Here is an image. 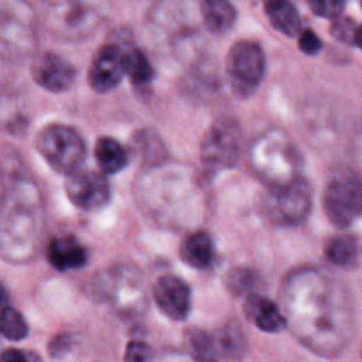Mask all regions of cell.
<instances>
[{
  "mask_svg": "<svg viewBox=\"0 0 362 362\" xmlns=\"http://www.w3.org/2000/svg\"><path fill=\"white\" fill-rule=\"evenodd\" d=\"M285 297L288 315L308 336L341 339L352 324L345 290L322 272L304 271L292 276Z\"/></svg>",
  "mask_w": 362,
  "mask_h": 362,
  "instance_id": "6da1fadb",
  "label": "cell"
},
{
  "mask_svg": "<svg viewBox=\"0 0 362 362\" xmlns=\"http://www.w3.org/2000/svg\"><path fill=\"white\" fill-rule=\"evenodd\" d=\"M299 152L283 133L271 131L258 138L255 144L253 166L271 187L286 186L292 180L299 179Z\"/></svg>",
  "mask_w": 362,
  "mask_h": 362,
  "instance_id": "7a4b0ae2",
  "label": "cell"
},
{
  "mask_svg": "<svg viewBox=\"0 0 362 362\" xmlns=\"http://www.w3.org/2000/svg\"><path fill=\"white\" fill-rule=\"evenodd\" d=\"M35 46L34 13L21 0L0 4V57L20 59Z\"/></svg>",
  "mask_w": 362,
  "mask_h": 362,
  "instance_id": "3957f363",
  "label": "cell"
},
{
  "mask_svg": "<svg viewBox=\"0 0 362 362\" xmlns=\"http://www.w3.org/2000/svg\"><path fill=\"white\" fill-rule=\"evenodd\" d=\"M37 148L53 170L71 175L85 159V144L69 126L52 124L37 134Z\"/></svg>",
  "mask_w": 362,
  "mask_h": 362,
  "instance_id": "277c9868",
  "label": "cell"
},
{
  "mask_svg": "<svg viewBox=\"0 0 362 362\" xmlns=\"http://www.w3.org/2000/svg\"><path fill=\"white\" fill-rule=\"evenodd\" d=\"M313 189L304 179L271 187L264 198V214L276 225H299L310 216Z\"/></svg>",
  "mask_w": 362,
  "mask_h": 362,
  "instance_id": "5b68a950",
  "label": "cell"
},
{
  "mask_svg": "<svg viewBox=\"0 0 362 362\" xmlns=\"http://www.w3.org/2000/svg\"><path fill=\"white\" fill-rule=\"evenodd\" d=\"M324 209L336 226H349L362 214V182L352 172H341L327 182L324 193Z\"/></svg>",
  "mask_w": 362,
  "mask_h": 362,
  "instance_id": "8992f818",
  "label": "cell"
},
{
  "mask_svg": "<svg viewBox=\"0 0 362 362\" xmlns=\"http://www.w3.org/2000/svg\"><path fill=\"white\" fill-rule=\"evenodd\" d=\"M240 151L239 124L230 117L216 120L202 144V161L211 172L230 170L235 166Z\"/></svg>",
  "mask_w": 362,
  "mask_h": 362,
  "instance_id": "52a82bcc",
  "label": "cell"
},
{
  "mask_svg": "<svg viewBox=\"0 0 362 362\" xmlns=\"http://www.w3.org/2000/svg\"><path fill=\"white\" fill-rule=\"evenodd\" d=\"M230 81L239 94L247 95L260 85L265 74V55L260 45L240 41L233 45L226 59Z\"/></svg>",
  "mask_w": 362,
  "mask_h": 362,
  "instance_id": "ba28073f",
  "label": "cell"
},
{
  "mask_svg": "<svg viewBox=\"0 0 362 362\" xmlns=\"http://www.w3.org/2000/svg\"><path fill=\"white\" fill-rule=\"evenodd\" d=\"M49 28L64 37H83L98 25V13L83 0H45Z\"/></svg>",
  "mask_w": 362,
  "mask_h": 362,
  "instance_id": "9c48e42d",
  "label": "cell"
},
{
  "mask_svg": "<svg viewBox=\"0 0 362 362\" xmlns=\"http://www.w3.org/2000/svg\"><path fill=\"white\" fill-rule=\"evenodd\" d=\"M66 193L76 207L83 211H95L110 202V184L103 173L76 170L67 175Z\"/></svg>",
  "mask_w": 362,
  "mask_h": 362,
  "instance_id": "30bf717a",
  "label": "cell"
},
{
  "mask_svg": "<svg viewBox=\"0 0 362 362\" xmlns=\"http://www.w3.org/2000/svg\"><path fill=\"white\" fill-rule=\"evenodd\" d=\"M124 76L122 46L106 45L95 53L88 69V83L92 90L105 92L113 90Z\"/></svg>",
  "mask_w": 362,
  "mask_h": 362,
  "instance_id": "8fae6325",
  "label": "cell"
},
{
  "mask_svg": "<svg viewBox=\"0 0 362 362\" xmlns=\"http://www.w3.org/2000/svg\"><path fill=\"white\" fill-rule=\"evenodd\" d=\"M154 300L172 320H184L191 310V290L177 276H163L154 285Z\"/></svg>",
  "mask_w": 362,
  "mask_h": 362,
  "instance_id": "7c38bea8",
  "label": "cell"
},
{
  "mask_svg": "<svg viewBox=\"0 0 362 362\" xmlns=\"http://www.w3.org/2000/svg\"><path fill=\"white\" fill-rule=\"evenodd\" d=\"M32 76L39 87L48 92H64L73 85L74 67L57 53L46 52L35 59L32 67Z\"/></svg>",
  "mask_w": 362,
  "mask_h": 362,
  "instance_id": "4fadbf2b",
  "label": "cell"
},
{
  "mask_svg": "<svg viewBox=\"0 0 362 362\" xmlns=\"http://www.w3.org/2000/svg\"><path fill=\"white\" fill-rule=\"evenodd\" d=\"M244 313L264 332L274 334V332L283 331L286 327V318L283 317L279 308L272 300L257 296V293L247 296L246 303H244Z\"/></svg>",
  "mask_w": 362,
  "mask_h": 362,
  "instance_id": "5bb4252c",
  "label": "cell"
},
{
  "mask_svg": "<svg viewBox=\"0 0 362 362\" xmlns=\"http://www.w3.org/2000/svg\"><path fill=\"white\" fill-rule=\"evenodd\" d=\"M48 262L57 271H73L87 264V250L74 237H57L48 246Z\"/></svg>",
  "mask_w": 362,
  "mask_h": 362,
  "instance_id": "9a60e30c",
  "label": "cell"
},
{
  "mask_svg": "<svg viewBox=\"0 0 362 362\" xmlns=\"http://www.w3.org/2000/svg\"><path fill=\"white\" fill-rule=\"evenodd\" d=\"M200 14L212 34H226L235 23L237 13L230 0H202Z\"/></svg>",
  "mask_w": 362,
  "mask_h": 362,
  "instance_id": "2e32d148",
  "label": "cell"
},
{
  "mask_svg": "<svg viewBox=\"0 0 362 362\" xmlns=\"http://www.w3.org/2000/svg\"><path fill=\"white\" fill-rule=\"evenodd\" d=\"M180 257L194 269H209L214 260V243L205 232H194L180 246Z\"/></svg>",
  "mask_w": 362,
  "mask_h": 362,
  "instance_id": "e0dca14e",
  "label": "cell"
},
{
  "mask_svg": "<svg viewBox=\"0 0 362 362\" xmlns=\"http://www.w3.org/2000/svg\"><path fill=\"white\" fill-rule=\"evenodd\" d=\"M264 9L272 27L285 35L293 37L300 32V16L292 0H264Z\"/></svg>",
  "mask_w": 362,
  "mask_h": 362,
  "instance_id": "ac0fdd59",
  "label": "cell"
},
{
  "mask_svg": "<svg viewBox=\"0 0 362 362\" xmlns=\"http://www.w3.org/2000/svg\"><path fill=\"white\" fill-rule=\"evenodd\" d=\"M94 154L103 173L120 172L127 165V159H129L126 148L110 136L99 138L98 144H95Z\"/></svg>",
  "mask_w": 362,
  "mask_h": 362,
  "instance_id": "d6986e66",
  "label": "cell"
},
{
  "mask_svg": "<svg viewBox=\"0 0 362 362\" xmlns=\"http://www.w3.org/2000/svg\"><path fill=\"white\" fill-rule=\"evenodd\" d=\"M122 62L124 74L129 76V80L134 85L151 83L154 69H152L151 62L141 49L134 48V46H122Z\"/></svg>",
  "mask_w": 362,
  "mask_h": 362,
  "instance_id": "ffe728a7",
  "label": "cell"
},
{
  "mask_svg": "<svg viewBox=\"0 0 362 362\" xmlns=\"http://www.w3.org/2000/svg\"><path fill=\"white\" fill-rule=\"evenodd\" d=\"M325 257L338 267H352L359 257L357 240L352 235H336L325 246Z\"/></svg>",
  "mask_w": 362,
  "mask_h": 362,
  "instance_id": "44dd1931",
  "label": "cell"
},
{
  "mask_svg": "<svg viewBox=\"0 0 362 362\" xmlns=\"http://www.w3.org/2000/svg\"><path fill=\"white\" fill-rule=\"evenodd\" d=\"M0 332L11 341H20L28 334V325L20 311L7 306L0 311Z\"/></svg>",
  "mask_w": 362,
  "mask_h": 362,
  "instance_id": "7402d4cb",
  "label": "cell"
},
{
  "mask_svg": "<svg viewBox=\"0 0 362 362\" xmlns=\"http://www.w3.org/2000/svg\"><path fill=\"white\" fill-rule=\"evenodd\" d=\"M258 278L251 269L237 267L226 276V288L230 293H233L235 297L240 296H250L251 290L257 285Z\"/></svg>",
  "mask_w": 362,
  "mask_h": 362,
  "instance_id": "603a6c76",
  "label": "cell"
},
{
  "mask_svg": "<svg viewBox=\"0 0 362 362\" xmlns=\"http://www.w3.org/2000/svg\"><path fill=\"white\" fill-rule=\"evenodd\" d=\"M218 346L226 356H240L244 352V334L239 325L226 324L218 332Z\"/></svg>",
  "mask_w": 362,
  "mask_h": 362,
  "instance_id": "cb8c5ba5",
  "label": "cell"
},
{
  "mask_svg": "<svg viewBox=\"0 0 362 362\" xmlns=\"http://www.w3.org/2000/svg\"><path fill=\"white\" fill-rule=\"evenodd\" d=\"M187 341L194 362H216V345L204 331H191Z\"/></svg>",
  "mask_w": 362,
  "mask_h": 362,
  "instance_id": "d4e9b609",
  "label": "cell"
},
{
  "mask_svg": "<svg viewBox=\"0 0 362 362\" xmlns=\"http://www.w3.org/2000/svg\"><path fill=\"white\" fill-rule=\"evenodd\" d=\"M308 2H310L311 11L315 14L334 20V18H338L343 13L346 0H308Z\"/></svg>",
  "mask_w": 362,
  "mask_h": 362,
  "instance_id": "484cf974",
  "label": "cell"
},
{
  "mask_svg": "<svg viewBox=\"0 0 362 362\" xmlns=\"http://www.w3.org/2000/svg\"><path fill=\"white\" fill-rule=\"evenodd\" d=\"M124 362H152V349L144 341H131L124 354Z\"/></svg>",
  "mask_w": 362,
  "mask_h": 362,
  "instance_id": "4316f807",
  "label": "cell"
},
{
  "mask_svg": "<svg viewBox=\"0 0 362 362\" xmlns=\"http://www.w3.org/2000/svg\"><path fill=\"white\" fill-rule=\"evenodd\" d=\"M357 30V25L354 23L352 20H338L332 27V34L336 35L338 39L345 42H354V35H356Z\"/></svg>",
  "mask_w": 362,
  "mask_h": 362,
  "instance_id": "83f0119b",
  "label": "cell"
},
{
  "mask_svg": "<svg viewBox=\"0 0 362 362\" xmlns=\"http://www.w3.org/2000/svg\"><path fill=\"white\" fill-rule=\"evenodd\" d=\"M299 46L304 53L308 55H315V53L320 52L322 41L318 39V35L313 30H304L299 37Z\"/></svg>",
  "mask_w": 362,
  "mask_h": 362,
  "instance_id": "f1b7e54d",
  "label": "cell"
},
{
  "mask_svg": "<svg viewBox=\"0 0 362 362\" xmlns=\"http://www.w3.org/2000/svg\"><path fill=\"white\" fill-rule=\"evenodd\" d=\"M69 346H71L69 336H57V338L52 341V345H49V354H52V356H62V354H66L67 350H69Z\"/></svg>",
  "mask_w": 362,
  "mask_h": 362,
  "instance_id": "f546056e",
  "label": "cell"
},
{
  "mask_svg": "<svg viewBox=\"0 0 362 362\" xmlns=\"http://www.w3.org/2000/svg\"><path fill=\"white\" fill-rule=\"evenodd\" d=\"M0 362H34V361L30 359V356L21 352V350L9 349L0 356Z\"/></svg>",
  "mask_w": 362,
  "mask_h": 362,
  "instance_id": "4dcf8cb0",
  "label": "cell"
},
{
  "mask_svg": "<svg viewBox=\"0 0 362 362\" xmlns=\"http://www.w3.org/2000/svg\"><path fill=\"white\" fill-rule=\"evenodd\" d=\"M356 158L359 159L362 166V124L359 126V131H357L356 134Z\"/></svg>",
  "mask_w": 362,
  "mask_h": 362,
  "instance_id": "1f68e13d",
  "label": "cell"
},
{
  "mask_svg": "<svg viewBox=\"0 0 362 362\" xmlns=\"http://www.w3.org/2000/svg\"><path fill=\"white\" fill-rule=\"evenodd\" d=\"M7 308V292L2 285H0V311Z\"/></svg>",
  "mask_w": 362,
  "mask_h": 362,
  "instance_id": "d6a6232c",
  "label": "cell"
},
{
  "mask_svg": "<svg viewBox=\"0 0 362 362\" xmlns=\"http://www.w3.org/2000/svg\"><path fill=\"white\" fill-rule=\"evenodd\" d=\"M354 45H357L362 49V27H357L356 35H354Z\"/></svg>",
  "mask_w": 362,
  "mask_h": 362,
  "instance_id": "836d02e7",
  "label": "cell"
},
{
  "mask_svg": "<svg viewBox=\"0 0 362 362\" xmlns=\"http://www.w3.org/2000/svg\"><path fill=\"white\" fill-rule=\"evenodd\" d=\"M361 2H362V0H361Z\"/></svg>",
  "mask_w": 362,
  "mask_h": 362,
  "instance_id": "e575fe53",
  "label": "cell"
}]
</instances>
